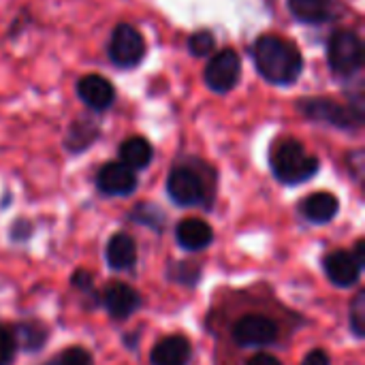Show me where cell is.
Masks as SVG:
<instances>
[{"instance_id":"obj_11","label":"cell","mask_w":365,"mask_h":365,"mask_svg":"<svg viewBox=\"0 0 365 365\" xmlns=\"http://www.w3.org/2000/svg\"><path fill=\"white\" fill-rule=\"evenodd\" d=\"M323 269H325L327 280L340 289L355 287L361 278V267L357 265L353 255L346 250H334V252L325 255Z\"/></svg>"},{"instance_id":"obj_8","label":"cell","mask_w":365,"mask_h":365,"mask_svg":"<svg viewBox=\"0 0 365 365\" xmlns=\"http://www.w3.org/2000/svg\"><path fill=\"white\" fill-rule=\"evenodd\" d=\"M233 340L242 349H263L278 340V325L263 314H246L235 323Z\"/></svg>"},{"instance_id":"obj_20","label":"cell","mask_w":365,"mask_h":365,"mask_svg":"<svg viewBox=\"0 0 365 365\" xmlns=\"http://www.w3.org/2000/svg\"><path fill=\"white\" fill-rule=\"evenodd\" d=\"M96 137H98V124L92 118H79L71 124L64 145L68 152L79 154V152L88 150L96 141Z\"/></svg>"},{"instance_id":"obj_27","label":"cell","mask_w":365,"mask_h":365,"mask_svg":"<svg viewBox=\"0 0 365 365\" xmlns=\"http://www.w3.org/2000/svg\"><path fill=\"white\" fill-rule=\"evenodd\" d=\"M30 235H32V225H30L28 220L19 218V220H15V222L11 225V231H9L11 242H24V240H28Z\"/></svg>"},{"instance_id":"obj_31","label":"cell","mask_w":365,"mask_h":365,"mask_svg":"<svg viewBox=\"0 0 365 365\" xmlns=\"http://www.w3.org/2000/svg\"><path fill=\"white\" fill-rule=\"evenodd\" d=\"M353 259H355V261H357V265H359V267L364 269V265H365V242H364V240H359V242H357Z\"/></svg>"},{"instance_id":"obj_5","label":"cell","mask_w":365,"mask_h":365,"mask_svg":"<svg viewBox=\"0 0 365 365\" xmlns=\"http://www.w3.org/2000/svg\"><path fill=\"white\" fill-rule=\"evenodd\" d=\"M299 111L306 113L310 120L325 122V124H331V126L344 128V130H353V128L361 126V122H364L361 101H357L355 105L342 107L327 98H308L299 105Z\"/></svg>"},{"instance_id":"obj_10","label":"cell","mask_w":365,"mask_h":365,"mask_svg":"<svg viewBox=\"0 0 365 365\" xmlns=\"http://www.w3.org/2000/svg\"><path fill=\"white\" fill-rule=\"evenodd\" d=\"M96 188L107 197H126L137 188V173L124 163H107L96 175Z\"/></svg>"},{"instance_id":"obj_6","label":"cell","mask_w":365,"mask_h":365,"mask_svg":"<svg viewBox=\"0 0 365 365\" xmlns=\"http://www.w3.org/2000/svg\"><path fill=\"white\" fill-rule=\"evenodd\" d=\"M145 56V41L141 32L130 24H118L109 41V58L120 68L137 66Z\"/></svg>"},{"instance_id":"obj_12","label":"cell","mask_w":365,"mask_h":365,"mask_svg":"<svg viewBox=\"0 0 365 365\" xmlns=\"http://www.w3.org/2000/svg\"><path fill=\"white\" fill-rule=\"evenodd\" d=\"M77 96L92 109V111H105L115 101V90L109 79L103 75H86L77 81Z\"/></svg>"},{"instance_id":"obj_1","label":"cell","mask_w":365,"mask_h":365,"mask_svg":"<svg viewBox=\"0 0 365 365\" xmlns=\"http://www.w3.org/2000/svg\"><path fill=\"white\" fill-rule=\"evenodd\" d=\"M252 60L263 79L274 86H291L304 71L302 51L287 38L263 34L252 47Z\"/></svg>"},{"instance_id":"obj_32","label":"cell","mask_w":365,"mask_h":365,"mask_svg":"<svg viewBox=\"0 0 365 365\" xmlns=\"http://www.w3.org/2000/svg\"><path fill=\"white\" fill-rule=\"evenodd\" d=\"M137 338H139L137 334H135V336H130V338H124V344H128V346H130V351H135V349H137Z\"/></svg>"},{"instance_id":"obj_9","label":"cell","mask_w":365,"mask_h":365,"mask_svg":"<svg viewBox=\"0 0 365 365\" xmlns=\"http://www.w3.org/2000/svg\"><path fill=\"white\" fill-rule=\"evenodd\" d=\"M101 302L107 310V314L115 321H126L141 308V295L124 282H109L103 289Z\"/></svg>"},{"instance_id":"obj_26","label":"cell","mask_w":365,"mask_h":365,"mask_svg":"<svg viewBox=\"0 0 365 365\" xmlns=\"http://www.w3.org/2000/svg\"><path fill=\"white\" fill-rule=\"evenodd\" d=\"M15 340L11 336V331L0 325V365H11L13 364V357H15Z\"/></svg>"},{"instance_id":"obj_4","label":"cell","mask_w":365,"mask_h":365,"mask_svg":"<svg viewBox=\"0 0 365 365\" xmlns=\"http://www.w3.org/2000/svg\"><path fill=\"white\" fill-rule=\"evenodd\" d=\"M327 62L336 75L351 77L364 64V43L353 30H338L327 43Z\"/></svg>"},{"instance_id":"obj_19","label":"cell","mask_w":365,"mask_h":365,"mask_svg":"<svg viewBox=\"0 0 365 365\" xmlns=\"http://www.w3.org/2000/svg\"><path fill=\"white\" fill-rule=\"evenodd\" d=\"M152 158H154L152 143L143 137H130V139L122 141V145H120V163H124L133 171L150 167Z\"/></svg>"},{"instance_id":"obj_3","label":"cell","mask_w":365,"mask_h":365,"mask_svg":"<svg viewBox=\"0 0 365 365\" xmlns=\"http://www.w3.org/2000/svg\"><path fill=\"white\" fill-rule=\"evenodd\" d=\"M167 195L175 205H210V188L203 173L190 165H175L167 178Z\"/></svg>"},{"instance_id":"obj_30","label":"cell","mask_w":365,"mask_h":365,"mask_svg":"<svg viewBox=\"0 0 365 365\" xmlns=\"http://www.w3.org/2000/svg\"><path fill=\"white\" fill-rule=\"evenodd\" d=\"M246 365H282L280 359H276L274 355H267V353H261V355H255Z\"/></svg>"},{"instance_id":"obj_24","label":"cell","mask_w":365,"mask_h":365,"mask_svg":"<svg viewBox=\"0 0 365 365\" xmlns=\"http://www.w3.org/2000/svg\"><path fill=\"white\" fill-rule=\"evenodd\" d=\"M349 323H351V329L357 338H364L365 336V293L359 291L351 304V314H349Z\"/></svg>"},{"instance_id":"obj_21","label":"cell","mask_w":365,"mask_h":365,"mask_svg":"<svg viewBox=\"0 0 365 365\" xmlns=\"http://www.w3.org/2000/svg\"><path fill=\"white\" fill-rule=\"evenodd\" d=\"M130 220L137 225H143L152 231H163L165 227V212L156 203H137L130 212Z\"/></svg>"},{"instance_id":"obj_23","label":"cell","mask_w":365,"mask_h":365,"mask_svg":"<svg viewBox=\"0 0 365 365\" xmlns=\"http://www.w3.org/2000/svg\"><path fill=\"white\" fill-rule=\"evenodd\" d=\"M43 365H94V361H92V355L83 346H68L58 357L49 359Z\"/></svg>"},{"instance_id":"obj_25","label":"cell","mask_w":365,"mask_h":365,"mask_svg":"<svg viewBox=\"0 0 365 365\" xmlns=\"http://www.w3.org/2000/svg\"><path fill=\"white\" fill-rule=\"evenodd\" d=\"M214 47H216V38L210 30H199L188 38V51L197 58L210 56Z\"/></svg>"},{"instance_id":"obj_2","label":"cell","mask_w":365,"mask_h":365,"mask_svg":"<svg viewBox=\"0 0 365 365\" xmlns=\"http://www.w3.org/2000/svg\"><path fill=\"white\" fill-rule=\"evenodd\" d=\"M269 167L280 184L297 186L310 182L319 173V158L310 154L302 141L284 137L278 139L269 150Z\"/></svg>"},{"instance_id":"obj_13","label":"cell","mask_w":365,"mask_h":365,"mask_svg":"<svg viewBox=\"0 0 365 365\" xmlns=\"http://www.w3.org/2000/svg\"><path fill=\"white\" fill-rule=\"evenodd\" d=\"M338 212H340V201L334 192L327 190L312 192L299 203V214L312 225H327L338 216Z\"/></svg>"},{"instance_id":"obj_15","label":"cell","mask_w":365,"mask_h":365,"mask_svg":"<svg viewBox=\"0 0 365 365\" xmlns=\"http://www.w3.org/2000/svg\"><path fill=\"white\" fill-rule=\"evenodd\" d=\"M192 357V344L186 336H167L154 344L150 353L152 365H188Z\"/></svg>"},{"instance_id":"obj_29","label":"cell","mask_w":365,"mask_h":365,"mask_svg":"<svg viewBox=\"0 0 365 365\" xmlns=\"http://www.w3.org/2000/svg\"><path fill=\"white\" fill-rule=\"evenodd\" d=\"M302 365H331L329 361V355L321 349H314L306 355V359L302 361Z\"/></svg>"},{"instance_id":"obj_17","label":"cell","mask_w":365,"mask_h":365,"mask_svg":"<svg viewBox=\"0 0 365 365\" xmlns=\"http://www.w3.org/2000/svg\"><path fill=\"white\" fill-rule=\"evenodd\" d=\"M105 261L115 272H128L137 263V244L128 233H113L105 246Z\"/></svg>"},{"instance_id":"obj_28","label":"cell","mask_w":365,"mask_h":365,"mask_svg":"<svg viewBox=\"0 0 365 365\" xmlns=\"http://www.w3.org/2000/svg\"><path fill=\"white\" fill-rule=\"evenodd\" d=\"M71 284L75 289H79L81 293H94V280H92V276L86 269H77L71 276Z\"/></svg>"},{"instance_id":"obj_7","label":"cell","mask_w":365,"mask_h":365,"mask_svg":"<svg viewBox=\"0 0 365 365\" xmlns=\"http://www.w3.org/2000/svg\"><path fill=\"white\" fill-rule=\"evenodd\" d=\"M242 77V58L235 49H220L205 66V83L210 90L225 94L237 86Z\"/></svg>"},{"instance_id":"obj_22","label":"cell","mask_w":365,"mask_h":365,"mask_svg":"<svg viewBox=\"0 0 365 365\" xmlns=\"http://www.w3.org/2000/svg\"><path fill=\"white\" fill-rule=\"evenodd\" d=\"M167 278L184 287H197L201 280V265L195 261H173L167 267Z\"/></svg>"},{"instance_id":"obj_16","label":"cell","mask_w":365,"mask_h":365,"mask_svg":"<svg viewBox=\"0 0 365 365\" xmlns=\"http://www.w3.org/2000/svg\"><path fill=\"white\" fill-rule=\"evenodd\" d=\"M175 242L190 252L205 250L214 242V231L201 218H186L175 227Z\"/></svg>"},{"instance_id":"obj_18","label":"cell","mask_w":365,"mask_h":365,"mask_svg":"<svg viewBox=\"0 0 365 365\" xmlns=\"http://www.w3.org/2000/svg\"><path fill=\"white\" fill-rule=\"evenodd\" d=\"M15 346L26 351V353H36L45 346L49 338V329L41 321H21L13 327L11 331Z\"/></svg>"},{"instance_id":"obj_14","label":"cell","mask_w":365,"mask_h":365,"mask_svg":"<svg viewBox=\"0 0 365 365\" xmlns=\"http://www.w3.org/2000/svg\"><path fill=\"white\" fill-rule=\"evenodd\" d=\"M289 11L302 24H325L338 17L340 0H289Z\"/></svg>"}]
</instances>
